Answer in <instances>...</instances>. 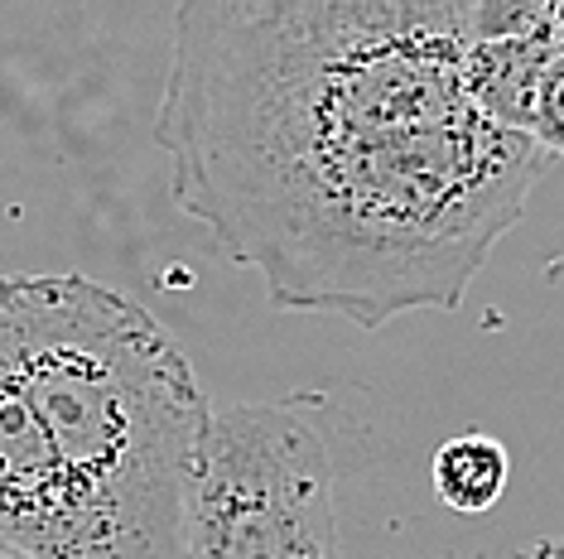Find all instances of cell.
I'll use <instances>...</instances> for the list:
<instances>
[{
    "label": "cell",
    "mask_w": 564,
    "mask_h": 559,
    "mask_svg": "<svg viewBox=\"0 0 564 559\" xmlns=\"http://www.w3.org/2000/svg\"><path fill=\"white\" fill-rule=\"evenodd\" d=\"M468 0H188L155 145L285 314L458 309L555 160L468 92Z\"/></svg>",
    "instance_id": "6da1fadb"
},
{
    "label": "cell",
    "mask_w": 564,
    "mask_h": 559,
    "mask_svg": "<svg viewBox=\"0 0 564 559\" xmlns=\"http://www.w3.org/2000/svg\"><path fill=\"white\" fill-rule=\"evenodd\" d=\"M0 319L63 478L68 559H184L213 425L184 348L83 271L0 275Z\"/></svg>",
    "instance_id": "7a4b0ae2"
},
{
    "label": "cell",
    "mask_w": 564,
    "mask_h": 559,
    "mask_svg": "<svg viewBox=\"0 0 564 559\" xmlns=\"http://www.w3.org/2000/svg\"><path fill=\"white\" fill-rule=\"evenodd\" d=\"M184 559H338V473L318 391L213 410Z\"/></svg>",
    "instance_id": "3957f363"
},
{
    "label": "cell",
    "mask_w": 564,
    "mask_h": 559,
    "mask_svg": "<svg viewBox=\"0 0 564 559\" xmlns=\"http://www.w3.org/2000/svg\"><path fill=\"white\" fill-rule=\"evenodd\" d=\"M0 540L30 559H68L63 478L0 319Z\"/></svg>",
    "instance_id": "277c9868"
},
{
    "label": "cell",
    "mask_w": 564,
    "mask_h": 559,
    "mask_svg": "<svg viewBox=\"0 0 564 559\" xmlns=\"http://www.w3.org/2000/svg\"><path fill=\"white\" fill-rule=\"evenodd\" d=\"M564 34L541 0H468L464 73L473 101L497 125L531 140V111L541 78ZM535 145V140H531Z\"/></svg>",
    "instance_id": "5b68a950"
},
{
    "label": "cell",
    "mask_w": 564,
    "mask_h": 559,
    "mask_svg": "<svg viewBox=\"0 0 564 559\" xmlns=\"http://www.w3.org/2000/svg\"><path fill=\"white\" fill-rule=\"evenodd\" d=\"M430 482L448 512H458V516L492 512L511 482V453L492 435H458L434 449Z\"/></svg>",
    "instance_id": "8992f818"
},
{
    "label": "cell",
    "mask_w": 564,
    "mask_h": 559,
    "mask_svg": "<svg viewBox=\"0 0 564 559\" xmlns=\"http://www.w3.org/2000/svg\"><path fill=\"white\" fill-rule=\"evenodd\" d=\"M531 140L545 160H564V40L550 58L541 92H535V111H531Z\"/></svg>",
    "instance_id": "52a82bcc"
},
{
    "label": "cell",
    "mask_w": 564,
    "mask_h": 559,
    "mask_svg": "<svg viewBox=\"0 0 564 559\" xmlns=\"http://www.w3.org/2000/svg\"><path fill=\"white\" fill-rule=\"evenodd\" d=\"M531 559H564V545H541Z\"/></svg>",
    "instance_id": "ba28073f"
},
{
    "label": "cell",
    "mask_w": 564,
    "mask_h": 559,
    "mask_svg": "<svg viewBox=\"0 0 564 559\" xmlns=\"http://www.w3.org/2000/svg\"><path fill=\"white\" fill-rule=\"evenodd\" d=\"M550 20H555V30L564 34V0H550Z\"/></svg>",
    "instance_id": "9c48e42d"
},
{
    "label": "cell",
    "mask_w": 564,
    "mask_h": 559,
    "mask_svg": "<svg viewBox=\"0 0 564 559\" xmlns=\"http://www.w3.org/2000/svg\"><path fill=\"white\" fill-rule=\"evenodd\" d=\"M0 559H30V555L15 550V545H10V540H0Z\"/></svg>",
    "instance_id": "30bf717a"
}]
</instances>
